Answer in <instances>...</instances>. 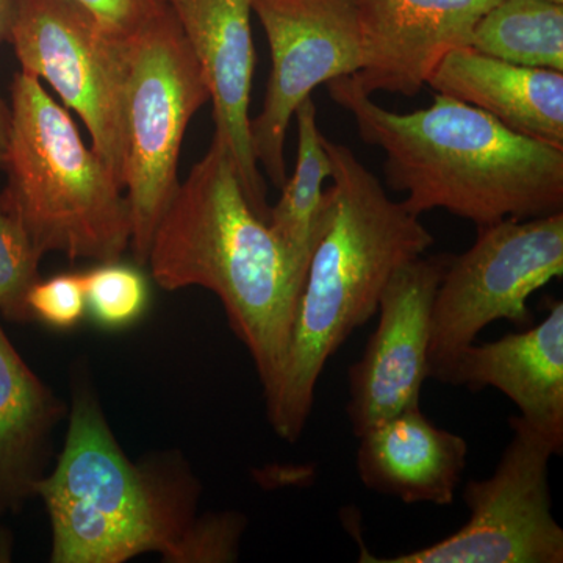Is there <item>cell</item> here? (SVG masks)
<instances>
[{
  "label": "cell",
  "instance_id": "obj_1",
  "mask_svg": "<svg viewBox=\"0 0 563 563\" xmlns=\"http://www.w3.org/2000/svg\"><path fill=\"white\" fill-rule=\"evenodd\" d=\"M363 143L387 155L385 176L410 213L446 210L476 228L563 211V150L510 131L485 111L433 95L428 109H384L354 77L329 81Z\"/></svg>",
  "mask_w": 563,
  "mask_h": 563
},
{
  "label": "cell",
  "instance_id": "obj_2",
  "mask_svg": "<svg viewBox=\"0 0 563 563\" xmlns=\"http://www.w3.org/2000/svg\"><path fill=\"white\" fill-rule=\"evenodd\" d=\"M35 495L49 514L55 563H121L152 551L176 563L233 562L246 525L232 512L196 518L191 474L129 461L87 393L74 398L65 448Z\"/></svg>",
  "mask_w": 563,
  "mask_h": 563
},
{
  "label": "cell",
  "instance_id": "obj_3",
  "mask_svg": "<svg viewBox=\"0 0 563 563\" xmlns=\"http://www.w3.org/2000/svg\"><path fill=\"white\" fill-rule=\"evenodd\" d=\"M332 166L321 228L292 314L279 380L266 399L280 439L301 437L325 365L355 329L377 313L393 274L435 240L402 202H395L351 147L322 135Z\"/></svg>",
  "mask_w": 563,
  "mask_h": 563
},
{
  "label": "cell",
  "instance_id": "obj_4",
  "mask_svg": "<svg viewBox=\"0 0 563 563\" xmlns=\"http://www.w3.org/2000/svg\"><path fill=\"white\" fill-rule=\"evenodd\" d=\"M146 263L165 290L202 287L220 298L268 399L287 355L303 277L268 221L247 201L222 141L213 139L177 187Z\"/></svg>",
  "mask_w": 563,
  "mask_h": 563
},
{
  "label": "cell",
  "instance_id": "obj_5",
  "mask_svg": "<svg viewBox=\"0 0 563 563\" xmlns=\"http://www.w3.org/2000/svg\"><path fill=\"white\" fill-rule=\"evenodd\" d=\"M0 207L20 222L41 257L120 261L132 243V217L120 177L81 140L66 107L41 80L21 73L11 85Z\"/></svg>",
  "mask_w": 563,
  "mask_h": 563
},
{
  "label": "cell",
  "instance_id": "obj_6",
  "mask_svg": "<svg viewBox=\"0 0 563 563\" xmlns=\"http://www.w3.org/2000/svg\"><path fill=\"white\" fill-rule=\"evenodd\" d=\"M209 99L198 60L168 7L128 40L121 179L131 207V246L141 265L179 187L185 132Z\"/></svg>",
  "mask_w": 563,
  "mask_h": 563
},
{
  "label": "cell",
  "instance_id": "obj_7",
  "mask_svg": "<svg viewBox=\"0 0 563 563\" xmlns=\"http://www.w3.org/2000/svg\"><path fill=\"white\" fill-rule=\"evenodd\" d=\"M563 276V211L477 228L468 251L448 263L437 288L429 377L492 322L528 325V299Z\"/></svg>",
  "mask_w": 563,
  "mask_h": 563
},
{
  "label": "cell",
  "instance_id": "obj_8",
  "mask_svg": "<svg viewBox=\"0 0 563 563\" xmlns=\"http://www.w3.org/2000/svg\"><path fill=\"white\" fill-rule=\"evenodd\" d=\"M514 435L487 479L463 488L468 521L421 550L374 558L376 563H562L563 529L553 515L550 462L553 448L521 417L509 421Z\"/></svg>",
  "mask_w": 563,
  "mask_h": 563
},
{
  "label": "cell",
  "instance_id": "obj_9",
  "mask_svg": "<svg viewBox=\"0 0 563 563\" xmlns=\"http://www.w3.org/2000/svg\"><path fill=\"white\" fill-rule=\"evenodd\" d=\"M9 41L22 73L47 81L63 107L79 114L92 150L122 184L128 40L114 38L74 0H14Z\"/></svg>",
  "mask_w": 563,
  "mask_h": 563
},
{
  "label": "cell",
  "instance_id": "obj_10",
  "mask_svg": "<svg viewBox=\"0 0 563 563\" xmlns=\"http://www.w3.org/2000/svg\"><path fill=\"white\" fill-rule=\"evenodd\" d=\"M272 51L261 114L251 120L252 147L269 180L287 177L285 140L295 111L314 88L354 76L365 65L357 0H252Z\"/></svg>",
  "mask_w": 563,
  "mask_h": 563
},
{
  "label": "cell",
  "instance_id": "obj_11",
  "mask_svg": "<svg viewBox=\"0 0 563 563\" xmlns=\"http://www.w3.org/2000/svg\"><path fill=\"white\" fill-rule=\"evenodd\" d=\"M451 255H421L393 274L380 295L379 321L347 373L346 415L355 437L420 407L429 377V339L437 288Z\"/></svg>",
  "mask_w": 563,
  "mask_h": 563
},
{
  "label": "cell",
  "instance_id": "obj_12",
  "mask_svg": "<svg viewBox=\"0 0 563 563\" xmlns=\"http://www.w3.org/2000/svg\"><path fill=\"white\" fill-rule=\"evenodd\" d=\"M213 102L214 139L231 152L244 195L268 218L266 187L252 147L251 88L255 69L252 0H168Z\"/></svg>",
  "mask_w": 563,
  "mask_h": 563
},
{
  "label": "cell",
  "instance_id": "obj_13",
  "mask_svg": "<svg viewBox=\"0 0 563 563\" xmlns=\"http://www.w3.org/2000/svg\"><path fill=\"white\" fill-rule=\"evenodd\" d=\"M365 65L363 91L413 98L448 52L472 44L474 27L499 0H357Z\"/></svg>",
  "mask_w": 563,
  "mask_h": 563
},
{
  "label": "cell",
  "instance_id": "obj_14",
  "mask_svg": "<svg viewBox=\"0 0 563 563\" xmlns=\"http://www.w3.org/2000/svg\"><path fill=\"white\" fill-rule=\"evenodd\" d=\"M433 379L473 391L496 388L520 410V417L563 451V302L528 331L496 342L470 344L432 374Z\"/></svg>",
  "mask_w": 563,
  "mask_h": 563
},
{
  "label": "cell",
  "instance_id": "obj_15",
  "mask_svg": "<svg viewBox=\"0 0 563 563\" xmlns=\"http://www.w3.org/2000/svg\"><path fill=\"white\" fill-rule=\"evenodd\" d=\"M355 465L368 490L406 504L451 506L462 483L468 443L437 428L420 407L388 418L357 437Z\"/></svg>",
  "mask_w": 563,
  "mask_h": 563
},
{
  "label": "cell",
  "instance_id": "obj_16",
  "mask_svg": "<svg viewBox=\"0 0 563 563\" xmlns=\"http://www.w3.org/2000/svg\"><path fill=\"white\" fill-rule=\"evenodd\" d=\"M428 85L510 131L563 150V70L512 65L466 46L448 52Z\"/></svg>",
  "mask_w": 563,
  "mask_h": 563
},
{
  "label": "cell",
  "instance_id": "obj_17",
  "mask_svg": "<svg viewBox=\"0 0 563 563\" xmlns=\"http://www.w3.org/2000/svg\"><path fill=\"white\" fill-rule=\"evenodd\" d=\"M65 413L0 325V510L35 495L52 429Z\"/></svg>",
  "mask_w": 563,
  "mask_h": 563
},
{
  "label": "cell",
  "instance_id": "obj_18",
  "mask_svg": "<svg viewBox=\"0 0 563 563\" xmlns=\"http://www.w3.org/2000/svg\"><path fill=\"white\" fill-rule=\"evenodd\" d=\"M313 99L307 98L295 111L298 125V157L290 179L282 185V196L269 207V228L290 254L296 268L306 280L307 268L324 210L325 179H331L332 166L322 144Z\"/></svg>",
  "mask_w": 563,
  "mask_h": 563
},
{
  "label": "cell",
  "instance_id": "obj_19",
  "mask_svg": "<svg viewBox=\"0 0 563 563\" xmlns=\"http://www.w3.org/2000/svg\"><path fill=\"white\" fill-rule=\"evenodd\" d=\"M470 47L512 65L563 70V3L499 0L477 22Z\"/></svg>",
  "mask_w": 563,
  "mask_h": 563
},
{
  "label": "cell",
  "instance_id": "obj_20",
  "mask_svg": "<svg viewBox=\"0 0 563 563\" xmlns=\"http://www.w3.org/2000/svg\"><path fill=\"white\" fill-rule=\"evenodd\" d=\"M87 312L103 329L120 331L140 320L150 306V284L135 266L101 262L84 274Z\"/></svg>",
  "mask_w": 563,
  "mask_h": 563
},
{
  "label": "cell",
  "instance_id": "obj_21",
  "mask_svg": "<svg viewBox=\"0 0 563 563\" xmlns=\"http://www.w3.org/2000/svg\"><path fill=\"white\" fill-rule=\"evenodd\" d=\"M41 258L20 222L0 207V312L7 320H32L27 292L40 279Z\"/></svg>",
  "mask_w": 563,
  "mask_h": 563
},
{
  "label": "cell",
  "instance_id": "obj_22",
  "mask_svg": "<svg viewBox=\"0 0 563 563\" xmlns=\"http://www.w3.org/2000/svg\"><path fill=\"white\" fill-rule=\"evenodd\" d=\"M31 318L54 329H73L87 313L84 274L63 273L38 279L27 292Z\"/></svg>",
  "mask_w": 563,
  "mask_h": 563
},
{
  "label": "cell",
  "instance_id": "obj_23",
  "mask_svg": "<svg viewBox=\"0 0 563 563\" xmlns=\"http://www.w3.org/2000/svg\"><path fill=\"white\" fill-rule=\"evenodd\" d=\"M118 40H129L168 9V0H74Z\"/></svg>",
  "mask_w": 563,
  "mask_h": 563
},
{
  "label": "cell",
  "instance_id": "obj_24",
  "mask_svg": "<svg viewBox=\"0 0 563 563\" xmlns=\"http://www.w3.org/2000/svg\"><path fill=\"white\" fill-rule=\"evenodd\" d=\"M14 0H0V44L9 41L11 20H13ZM10 107L0 96V158H3L9 139Z\"/></svg>",
  "mask_w": 563,
  "mask_h": 563
},
{
  "label": "cell",
  "instance_id": "obj_25",
  "mask_svg": "<svg viewBox=\"0 0 563 563\" xmlns=\"http://www.w3.org/2000/svg\"><path fill=\"white\" fill-rule=\"evenodd\" d=\"M2 510H0V515H2ZM10 561V543L7 542L3 533L0 532V562H9Z\"/></svg>",
  "mask_w": 563,
  "mask_h": 563
},
{
  "label": "cell",
  "instance_id": "obj_26",
  "mask_svg": "<svg viewBox=\"0 0 563 563\" xmlns=\"http://www.w3.org/2000/svg\"><path fill=\"white\" fill-rule=\"evenodd\" d=\"M3 168V158H0V169Z\"/></svg>",
  "mask_w": 563,
  "mask_h": 563
},
{
  "label": "cell",
  "instance_id": "obj_27",
  "mask_svg": "<svg viewBox=\"0 0 563 563\" xmlns=\"http://www.w3.org/2000/svg\"><path fill=\"white\" fill-rule=\"evenodd\" d=\"M554 2L563 3V0H554Z\"/></svg>",
  "mask_w": 563,
  "mask_h": 563
}]
</instances>
